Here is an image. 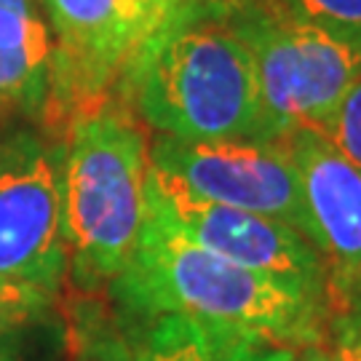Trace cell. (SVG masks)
<instances>
[{
  "mask_svg": "<svg viewBox=\"0 0 361 361\" xmlns=\"http://www.w3.org/2000/svg\"><path fill=\"white\" fill-rule=\"evenodd\" d=\"M155 137L182 142H279L257 73L222 0H185L147 32L113 89Z\"/></svg>",
  "mask_w": 361,
  "mask_h": 361,
  "instance_id": "cell-1",
  "label": "cell"
},
{
  "mask_svg": "<svg viewBox=\"0 0 361 361\" xmlns=\"http://www.w3.org/2000/svg\"><path fill=\"white\" fill-rule=\"evenodd\" d=\"M110 292L129 324L180 313L297 345L326 340L322 295L212 255L147 204L137 246Z\"/></svg>",
  "mask_w": 361,
  "mask_h": 361,
  "instance_id": "cell-2",
  "label": "cell"
},
{
  "mask_svg": "<svg viewBox=\"0 0 361 361\" xmlns=\"http://www.w3.org/2000/svg\"><path fill=\"white\" fill-rule=\"evenodd\" d=\"M65 129L59 177L67 265L83 289L110 286L142 228L150 137L116 94L75 110Z\"/></svg>",
  "mask_w": 361,
  "mask_h": 361,
  "instance_id": "cell-3",
  "label": "cell"
},
{
  "mask_svg": "<svg viewBox=\"0 0 361 361\" xmlns=\"http://www.w3.org/2000/svg\"><path fill=\"white\" fill-rule=\"evenodd\" d=\"M257 73L276 140L295 129L326 134L337 104L361 78V49L286 13L276 0H222Z\"/></svg>",
  "mask_w": 361,
  "mask_h": 361,
  "instance_id": "cell-4",
  "label": "cell"
},
{
  "mask_svg": "<svg viewBox=\"0 0 361 361\" xmlns=\"http://www.w3.org/2000/svg\"><path fill=\"white\" fill-rule=\"evenodd\" d=\"M54 40L43 121L65 129L75 110L110 97L131 54L153 30L147 0H38Z\"/></svg>",
  "mask_w": 361,
  "mask_h": 361,
  "instance_id": "cell-5",
  "label": "cell"
},
{
  "mask_svg": "<svg viewBox=\"0 0 361 361\" xmlns=\"http://www.w3.org/2000/svg\"><path fill=\"white\" fill-rule=\"evenodd\" d=\"M150 166L201 201L279 219L310 241L297 169L281 140L182 142L155 137L150 142Z\"/></svg>",
  "mask_w": 361,
  "mask_h": 361,
  "instance_id": "cell-6",
  "label": "cell"
},
{
  "mask_svg": "<svg viewBox=\"0 0 361 361\" xmlns=\"http://www.w3.org/2000/svg\"><path fill=\"white\" fill-rule=\"evenodd\" d=\"M145 204L212 255L249 271L305 286L326 302L324 257L292 225L214 201H201L158 174L153 166H147Z\"/></svg>",
  "mask_w": 361,
  "mask_h": 361,
  "instance_id": "cell-7",
  "label": "cell"
},
{
  "mask_svg": "<svg viewBox=\"0 0 361 361\" xmlns=\"http://www.w3.org/2000/svg\"><path fill=\"white\" fill-rule=\"evenodd\" d=\"M67 271L62 177L38 134L0 140V279L54 292Z\"/></svg>",
  "mask_w": 361,
  "mask_h": 361,
  "instance_id": "cell-8",
  "label": "cell"
},
{
  "mask_svg": "<svg viewBox=\"0 0 361 361\" xmlns=\"http://www.w3.org/2000/svg\"><path fill=\"white\" fill-rule=\"evenodd\" d=\"M300 180L310 241L326 265L329 319L361 308V171L324 134L281 137Z\"/></svg>",
  "mask_w": 361,
  "mask_h": 361,
  "instance_id": "cell-9",
  "label": "cell"
},
{
  "mask_svg": "<svg viewBox=\"0 0 361 361\" xmlns=\"http://www.w3.org/2000/svg\"><path fill=\"white\" fill-rule=\"evenodd\" d=\"M129 326L137 329L129 343L134 361H289L300 348L281 337L180 313L153 316Z\"/></svg>",
  "mask_w": 361,
  "mask_h": 361,
  "instance_id": "cell-10",
  "label": "cell"
},
{
  "mask_svg": "<svg viewBox=\"0 0 361 361\" xmlns=\"http://www.w3.org/2000/svg\"><path fill=\"white\" fill-rule=\"evenodd\" d=\"M54 40L38 0H0V118L46 116Z\"/></svg>",
  "mask_w": 361,
  "mask_h": 361,
  "instance_id": "cell-11",
  "label": "cell"
},
{
  "mask_svg": "<svg viewBox=\"0 0 361 361\" xmlns=\"http://www.w3.org/2000/svg\"><path fill=\"white\" fill-rule=\"evenodd\" d=\"M295 19L361 49V0H276Z\"/></svg>",
  "mask_w": 361,
  "mask_h": 361,
  "instance_id": "cell-12",
  "label": "cell"
},
{
  "mask_svg": "<svg viewBox=\"0 0 361 361\" xmlns=\"http://www.w3.org/2000/svg\"><path fill=\"white\" fill-rule=\"evenodd\" d=\"M75 350L80 361H134L129 340L94 310H83L78 316Z\"/></svg>",
  "mask_w": 361,
  "mask_h": 361,
  "instance_id": "cell-13",
  "label": "cell"
},
{
  "mask_svg": "<svg viewBox=\"0 0 361 361\" xmlns=\"http://www.w3.org/2000/svg\"><path fill=\"white\" fill-rule=\"evenodd\" d=\"M324 137L361 171V78L340 99Z\"/></svg>",
  "mask_w": 361,
  "mask_h": 361,
  "instance_id": "cell-14",
  "label": "cell"
},
{
  "mask_svg": "<svg viewBox=\"0 0 361 361\" xmlns=\"http://www.w3.org/2000/svg\"><path fill=\"white\" fill-rule=\"evenodd\" d=\"M51 292L43 286L0 279V337L35 319L49 305Z\"/></svg>",
  "mask_w": 361,
  "mask_h": 361,
  "instance_id": "cell-15",
  "label": "cell"
},
{
  "mask_svg": "<svg viewBox=\"0 0 361 361\" xmlns=\"http://www.w3.org/2000/svg\"><path fill=\"white\" fill-rule=\"evenodd\" d=\"M332 322L329 361H361V308H353Z\"/></svg>",
  "mask_w": 361,
  "mask_h": 361,
  "instance_id": "cell-16",
  "label": "cell"
},
{
  "mask_svg": "<svg viewBox=\"0 0 361 361\" xmlns=\"http://www.w3.org/2000/svg\"><path fill=\"white\" fill-rule=\"evenodd\" d=\"M289 361H329V343H326V340H319V343L300 345Z\"/></svg>",
  "mask_w": 361,
  "mask_h": 361,
  "instance_id": "cell-17",
  "label": "cell"
},
{
  "mask_svg": "<svg viewBox=\"0 0 361 361\" xmlns=\"http://www.w3.org/2000/svg\"><path fill=\"white\" fill-rule=\"evenodd\" d=\"M147 3H150V13H153V27H158L161 22H166L185 0H147Z\"/></svg>",
  "mask_w": 361,
  "mask_h": 361,
  "instance_id": "cell-18",
  "label": "cell"
},
{
  "mask_svg": "<svg viewBox=\"0 0 361 361\" xmlns=\"http://www.w3.org/2000/svg\"><path fill=\"white\" fill-rule=\"evenodd\" d=\"M0 361H13L11 350L6 348V345H0Z\"/></svg>",
  "mask_w": 361,
  "mask_h": 361,
  "instance_id": "cell-19",
  "label": "cell"
},
{
  "mask_svg": "<svg viewBox=\"0 0 361 361\" xmlns=\"http://www.w3.org/2000/svg\"><path fill=\"white\" fill-rule=\"evenodd\" d=\"M0 123H3V118H0Z\"/></svg>",
  "mask_w": 361,
  "mask_h": 361,
  "instance_id": "cell-20",
  "label": "cell"
}]
</instances>
